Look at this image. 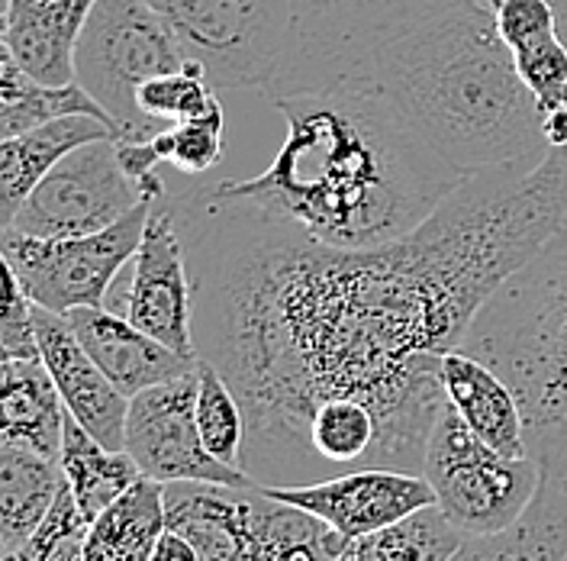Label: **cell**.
Here are the masks:
<instances>
[{
    "mask_svg": "<svg viewBox=\"0 0 567 561\" xmlns=\"http://www.w3.org/2000/svg\"><path fill=\"white\" fill-rule=\"evenodd\" d=\"M165 204L187 248L194 351L246 414L243 471L300 488L310 422L339 400L374 410L381 468L423 475L442 355L558 233L567 184L545 165L464 175L413 233L374 248L319 246L207 184Z\"/></svg>",
    "mask_w": 567,
    "mask_h": 561,
    "instance_id": "6da1fadb",
    "label": "cell"
},
{
    "mask_svg": "<svg viewBox=\"0 0 567 561\" xmlns=\"http://www.w3.org/2000/svg\"><path fill=\"white\" fill-rule=\"evenodd\" d=\"M271 104L287 126L275 162L246 181L207 187L319 246H388L413 233L464 177L420 140L371 78Z\"/></svg>",
    "mask_w": 567,
    "mask_h": 561,
    "instance_id": "7a4b0ae2",
    "label": "cell"
},
{
    "mask_svg": "<svg viewBox=\"0 0 567 561\" xmlns=\"http://www.w3.org/2000/svg\"><path fill=\"white\" fill-rule=\"evenodd\" d=\"M368 78L461 175L535 169L551 152L491 0L435 7L374 49Z\"/></svg>",
    "mask_w": 567,
    "mask_h": 561,
    "instance_id": "3957f363",
    "label": "cell"
},
{
    "mask_svg": "<svg viewBox=\"0 0 567 561\" xmlns=\"http://www.w3.org/2000/svg\"><path fill=\"white\" fill-rule=\"evenodd\" d=\"M461 351L513 387L529 458L567 493V220L471 319Z\"/></svg>",
    "mask_w": 567,
    "mask_h": 561,
    "instance_id": "277c9868",
    "label": "cell"
},
{
    "mask_svg": "<svg viewBox=\"0 0 567 561\" xmlns=\"http://www.w3.org/2000/svg\"><path fill=\"white\" fill-rule=\"evenodd\" d=\"M184 65L187 52L148 0H97L74 52V84L110 116L120 140H152L165 126L142 113L136 94Z\"/></svg>",
    "mask_w": 567,
    "mask_h": 561,
    "instance_id": "5b68a950",
    "label": "cell"
},
{
    "mask_svg": "<svg viewBox=\"0 0 567 561\" xmlns=\"http://www.w3.org/2000/svg\"><path fill=\"white\" fill-rule=\"evenodd\" d=\"M449 0H293V39L268 98L368 78L378 45Z\"/></svg>",
    "mask_w": 567,
    "mask_h": 561,
    "instance_id": "8992f818",
    "label": "cell"
},
{
    "mask_svg": "<svg viewBox=\"0 0 567 561\" xmlns=\"http://www.w3.org/2000/svg\"><path fill=\"white\" fill-rule=\"evenodd\" d=\"M213 88L268 91L293 39V0H148Z\"/></svg>",
    "mask_w": 567,
    "mask_h": 561,
    "instance_id": "52a82bcc",
    "label": "cell"
},
{
    "mask_svg": "<svg viewBox=\"0 0 567 561\" xmlns=\"http://www.w3.org/2000/svg\"><path fill=\"white\" fill-rule=\"evenodd\" d=\"M423 478L435 493V507L464 536H491L516 523L542 484V471L529 456L496 452L467 429L449 400L425 446Z\"/></svg>",
    "mask_w": 567,
    "mask_h": 561,
    "instance_id": "ba28073f",
    "label": "cell"
},
{
    "mask_svg": "<svg viewBox=\"0 0 567 561\" xmlns=\"http://www.w3.org/2000/svg\"><path fill=\"white\" fill-rule=\"evenodd\" d=\"M152 204L145 201L101 233L69 239H35L0 230V248L35 307L62 316L78 307H104L110 287L140 248Z\"/></svg>",
    "mask_w": 567,
    "mask_h": 561,
    "instance_id": "9c48e42d",
    "label": "cell"
},
{
    "mask_svg": "<svg viewBox=\"0 0 567 561\" xmlns=\"http://www.w3.org/2000/svg\"><path fill=\"white\" fill-rule=\"evenodd\" d=\"M152 201L120 162L116 136L65 152L35 184L7 230L35 239H69L101 233Z\"/></svg>",
    "mask_w": 567,
    "mask_h": 561,
    "instance_id": "30bf717a",
    "label": "cell"
},
{
    "mask_svg": "<svg viewBox=\"0 0 567 561\" xmlns=\"http://www.w3.org/2000/svg\"><path fill=\"white\" fill-rule=\"evenodd\" d=\"M106 310L126 316L142 333L162 346L190 355L194 351V287L187 268V248L181 239L175 213L158 197L152 204L142 243L126 265V284L110 287Z\"/></svg>",
    "mask_w": 567,
    "mask_h": 561,
    "instance_id": "8fae6325",
    "label": "cell"
},
{
    "mask_svg": "<svg viewBox=\"0 0 567 561\" xmlns=\"http://www.w3.org/2000/svg\"><path fill=\"white\" fill-rule=\"evenodd\" d=\"M200 365V361H197ZM123 449L140 465L142 478L158 484L172 481H213L248 488L246 471L213 458L197 429V368L184 378L145 387L130 397Z\"/></svg>",
    "mask_w": 567,
    "mask_h": 561,
    "instance_id": "7c38bea8",
    "label": "cell"
},
{
    "mask_svg": "<svg viewBox=\"0 0 567 561\" xmlns=\"http://www.w3.org/2000/svg\"><path fill=\"white\" fill-rule=\"evenodd\" d=\"M271 497L297 503L326 520L346 539H361L393 527L425 507H435V493L423 475L396 468H358L317 484L265 488Z\"/></svg>",
    "mask_w": 567,
    "mask_h": 561,
    "instance_id": "4fadbf2b",
    "label": "cell"
},
{
    "mask_svg": "<svg viewBox=\"0 0 567 561\" xmlns=\"http://www.w3.org/2000/svg\"><path fill=\"white\" fill-rule=\"evenodd\" d=\"M33 326L39 358L59 390L65 410L94 439H101L110 449H123L130 397L113 385L101 371V365L87 355L65 316L33 304Z\"/></svg>",
    "mask_w": 567,
    "mask_h": 561,
    "instance_id": "5bb4252c",
    "label": "cell"
},
{
    "mask_svg": "<svg viewBox=\"0 0 567 561\" xmlns=\"http://www.w3.org/2000/svg\"><path fill=\"white\" fill-rule=\"evenodd\" d=\"M65 319L87 355L126 397H136L145 387L184 378L197 368V358L162 346L126 316L106 307H78L65 314Z\"/></svg>",
    "mask_w": 567,
    "mask_h": 561,
    "instance_id": "9a60e30c",
    "label": "cell"
},
{
    "mask_svg": "<svg viewBox=\"0 0 567 561\" xmlns=\"http://www.w3.org/2000/svg\"><path fill=\"white\" fill-rule=\"evenodd\" d=\"M97 0H13L10 55L45 88L74 84V52Z\"/></svg>",
    "mask_w": 567,
    "mask_h": 561,
    "instance_id": "2e32d148",
    "label": "cell"
},
{
    "mask_svg": "<svg viewBox=\"0 0 567 561\" xmlns=\"http://www.w3.org/2000/svg\"><path fill=\"white\" fill-rule=\"evenodd\" d=\"M439 381L445 400L474 436H481L503 456H529L519 400L487 361L461 349L445 351L439 365Z\"/></svg>",
    "mask_w": 567,
    "mask_h": 561,
    "instance_id": "e0dca14e",
    "label": "cell"
},
{
    "mask_svg": "<svg viewBox=\"0 0 567 561\" xmlns=\"http://www.w3.org/2000/svg\"><path fill=\"white\" fill-rule=\"evenodd\" d=\"M258 484L233 488L213 481H172L162 488L165 527L181 532L200 561H243L248 500Z\"/></svg>",
    "mask_w": 567,
    "mask_h": 561,
    "instance_id": "ac0fdd59",
    "label": "cell"
},
{
    "mask_svg": "<svg viewBox=\"0 0 567 561\" xmlns=\"http://www.w3.org/2000/svg\"><path fill=\"white\" fill-rule=\"evenodd\" d=\"M116 136V130L91 113L55 116L20 136L0 140V230L13 223L35 184L52 172V165L84 142Z\"/></svg>",
    "mask_w": 567,
    "mask_h": 561,
    "instance_id": "d6986e66",
    "label": "cell"
},
{
    "mask_svg": "<svg viewBox=\"0 0 567 561\" xmlns=\"http://www.w3.org/2000/svg\"><path fill=\"white\" fill-rule=\"evenodd\" d=\"M65 414L42 358L0 361V442L59 458Z\"/></svg>",
    "mask_w": 567,
    "mask_h": 561,
    "instance_id": "ffe728a7",
    "label": "cell"
},
{
    "mask_svg": "<svg viewBox=\"0 0 567 561\" xmlns=\"http://www.w3.org/2000/svg\"><path fill=\"white\" fill-rule=\"evenodd\" d=\"M349 539L317 513L255 488L243 561H339Z\"/></svg>",
    "mask_w": 567,
    "mask_h": 561,
    "instance_id": "44dd1931",
    "label": "cell"
},
{
    "mask_svg": "<svg viewBox=\"0 0 567 561\" xmlns=\"http://www.w3.org/2000/svg\"><path fill=\"white\" fill-rule=\"evenodd\" d=\"M449 561H567V493L542 481L516 523L464 536Z\"/></svg>",
    "mask_w": 567,
    "mask_h": 561,
    "instance_id": "7402d4cb",
    "label": "cell"
},
{
    "mask_svg": "<svg viewBox=\"0 0 567 561\" xmlns=\"http://www.w3.org/2000/svg\"><path fill=\"white\" fill-rule=\"evenodd\" d=\"M65 484L59 458L0 442V536L20 549L45 520Z\"/></svg>",
    "mask_w": 567,
    "mask_h": 561,
    "instance_id": "603a6c76",
    "label": "cell"
},
{
    "mask_svg": "<svg viewBox=\"0 0 567 561\" xmlns=\"http://www.w3.org/2000/svg\"><path fill=\"white\" fill-rule=\"evenodd\" d=\"M59 461H62L65 481H69L81 513L87 517V523L97 520L116 497H123L142 478L140 465L126 449L104 446L71 414H65Z\"/></svg>",
    "mask_w": 567,
    "mask_h": 561,
    "instance_id": "cb8c5ba5",
    "label": "cell"
},
{
    "mask_svg": "<svg viewBox=\"0 0 567 561\" xmlns=\"http://www.w3.org/2000/svg\"><path fill=\"white\" fill-rule=\"evenodd\" d=\"M158 481L140 478L116 497L97 520H91L84 561H148L165 532V497Z\"/></svg>",
    "mask_w": 567,
    "mask_h": 561,
    "instance_id": "d4e9b609",
    "label": "cell"
},
{
    "mask_svg": "<svg viewBox=\"0 0 567 561\" xmlns=\"http://www.w3.org/2000/svg\"><path fill=\"white\" fill-rule=\"evenodd\" d=\"M461 539L464 532L439 507H425L381 532L349 539L339 561H449Z\"/></svg>",
    "mask_w": 567,
    "mask_h": 561,
    "instance_id": "484cf974",
    "label": "cell"
},
{
    "mask_svg": "<svg viewBox=\"0 0 567 561\" xmlns=\"http://www.w3.org/2000/svg\"><path fill=\"white\" fill-rule=\"evenodd\" d=\"M69 113H91V116H101L110 123V116L78 84L45 88L20 65L0 81V140L20 136L27 130H35V126H42L55 116H69ZM116 140H120V133H116Z\"/></svg>",
    "mask_w": 567,
    "mask_h": 561,
    "instance_id": "4316f807",
    "label": "cell"
},
{
    "mask_svg": "<svg viewBox=\"0 0 567 561\" xmlns=\"http://www.w3.org/2000/svg\"><path fill=\"white\" fill-rule=\"evenodd\" d=\"M197 429L213 458L243 471L246 446V414L229 381L210 361L197 358Z\"/></svg>",
    "mask_w": 567,
    "mask_h": 561,
    "instance_id": "83f0119b",
    "label": "cell"
},
{
    "mask_svg": "<svg viewBox=\"0 0 567 561\" xmlns=\"http://www.w3.org/2000/svg\"><path fill=\"white\" fill-rule=\"evenodd\" d=\"M136 101H140L142 113L148 120L162 123V126L204 116V113H210L213 106H219L216 88L207 78V71L200 69L197 62H190V59H187L184 69L145 81L140 94H136Z\"/></svg>",
    "mask_w": 567,
    "mask_h": 561,
    "instance_id": "f1b7e54d",
    "label": "cell"
},
{
    "mask_svg": "<svg viewBox=\"0 0 567 561\" xmlns=\"http://www.w3.org/2000/svg\"><path fill=\"white\" fill-rule=\"evenodd\" d=\"M223 133H226V116L219 104L204 116L165 126L162 133L152 136V145L162 165H172L181 175H207L223 159Z\"/></svg>",
    "mask_w": 567,
    "mask_h": 561,
    "instance_id": "f546056e",
    "label": "cell"
},
{
    "mask_svg": "<svg viewBox=\"0 0 567 561\" xmlns=\"http://www.w3.org/2000/svg\"><path fill=\"white\" fill-rule=\"evenodd\" d=\"M87 517L81 513L74 493L65 484V491L55 497L52 510L45 520L35 527V532L17 549L20 561H84L87 545Z\"/></svg>",
    "mask_w": 567,
    "mask_h": 561,
    "instance_id": "4dcf8cb0",
    "label": "cell"
},
{
    "mask_svg": "<svg viewBox=\"0 0 567 561\" xmlns=\"http://www.w3.org/2000/svg\"><path fill=\"white\" fill-rule=\"evenodd\" d=\"M516 71L542 113L567 106V45L561 33L542 35L513 52Z\"/></svg>",
    "mask_w": 567,
    "mask_h": 561,
    "instance_id": "1f68e13d",
    "label": "cell"
},
{
    "mask_svg": "<svg viewBox=\"0 0 567 561\" xmlns=\"http://www.w3.org/2000/svg\"><path fill=\"white\" fill-rule=\"evenodd\" d=\"M0 358H39L33 300L0 248Z\"/></svg>",
    "mask_w": 567,
    "mask_h": 561,
    "instance_id": "d6a6232c",
    "label": "cell"
},
{
    "mask_svg": "<svg viewBox=\"0 0 567 561\" xmlns=\"http://www.w3.org/2000/svg\"><path fill=\"white\" fill-rule=\"evenodd\" d=\"M499 39L509 52L529 45L542 35L558 33V10L551 0H491Z\"/></svg>",
    "mask_w": 567,
    "mask_h": 561,
    "instance_id": "836d02e7",
    "label": "cell"
},
{
    "mask_svg": "<svg viewBox=\"0 0 567 561\" xmlns=\"http://www.w3.org/2000/svg\"><path fill=\"white\" fill-rule=\"evenodd\" d=\"M148 561H200V555H197V549H194L181 532L165 527V532L158 536L155 552H152V559Z\"/></svg>",
    "mask_w": 567,
    "mask_h": 561,
    "instance_id": "e575fe53",
    "label": "cell"
},
{
    "mask_svg": "<svg viewBox=\"0 0 567 561\" xmlns=\"http://www.w3.org/2000/svg\"><path fill=\"white\" fill-rule=\"evenodd\" d=\"M542 133L548 149H565L567 145V106H555L548 113H542Z\"/></svg>",
    "mask_w": 567,
    "mask_h": 561,
    "instance_id": "d590c367",
    "label": "cell"
},
{
    "mask_svg": "<svg viewBox=\"0 0 567 561\" xmlns=\"http://www.w3.org/2000/svg\"><path fill=\"white\" fill-rule=\"evenodd\" d=\"M10 3L13 0H0V81L17 69L13 55H10V42H7V27H10Z\"/></svg>",
    "mask_w": 567,
    "mask_h": 561,
    "instance_id": "8d00e7d4",
    "label": "cell"
},
{
    "mask_svg": "<svg viewBox=\"0 0 567 561\" xmlns=\"http://www.w3.org/2000/svg\"><path fill=\"white\" fill-rule=\"evenodd\" d=\"M0 561H20L17 559V549H13L3 536H0Z\"/></svg>",
    "mask_w": 567,
    "mask_h": 561,
    "instance_id": "74e56055",
    "label": "cell"
},
{
    "mask_svg": "<svg viewBox=\"0 0 567 561\" xmlns=\"http://www.w3.org/2000/svg\"><path fill=\"white\" fill-rule=\"evenodd\" d=\"M555 152L561 155V162H565V165H567V145H565V149H555Z\"/></svg>",
    "mask_w": 567,
    "mask_h": 561,
    "instance_id": "f35d334b",
    "label": "cell"
}]
</instances>
